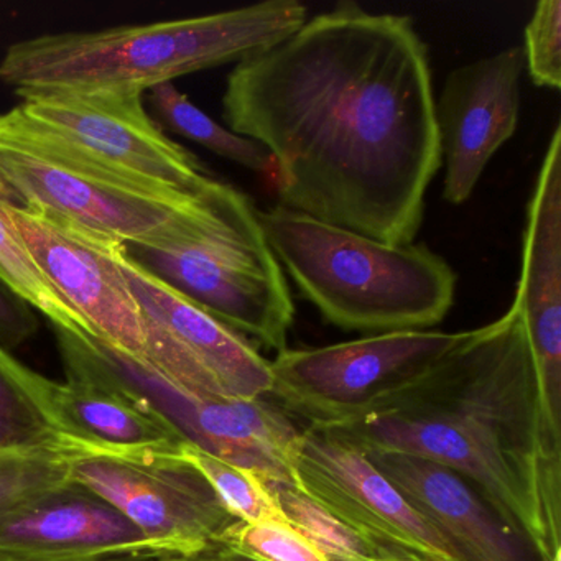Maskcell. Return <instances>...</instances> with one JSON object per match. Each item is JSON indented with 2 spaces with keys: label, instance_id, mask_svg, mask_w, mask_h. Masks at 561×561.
<instances>
[{
  "label": "cell",
  "instance_id": "6da1fadb",
  "mask_svg": "<svg viewBox=\"0 0 561 561\" xmlns=\"http://www.w3.org/2000/svg\"><path fill=\"white\" fill-rule=\"evenodd\" d=\"M428 47L407 15L341 2L228 75V129L268 150L278 205L413 244L442 169Z\"/></svg>",
  "mask_w": 561,
  "mask_h": 561
},
{
  "label": "cell",
  "instance_id": "7a4b0ae2",
  "mask_svg": "<svg viewBox=\"0 0 561 561\" xmlns=\"http://www.w3.org/2000/svg\"><path fill=\"white\" fill-rule=\"evenodd\" d=\"M327 430L363 449L453 469L538 560L560 561L561 445L548 435L530 344L514 307L469 331L366 415Z\"/></svg>",
  "mask_w": 561,
  "mask_h": 561
},
{
  "label": "cell",
  "instance_id": "3957f363",
  "mask_svg": "<svg viewBox=\"0 0 561 561\" xmlns=\"http://www.w3.org/2000/svg\"><path fill=\"white\" fill-rule=\"evenodd\" d=\"M308 21L300 0L199 18L65 32L15 42L0 61V81L24 100L45 94L146 91L183 75L238 64L274 47Z\"/></svg>",
  "mask_w": 561,
  "mask_h": 561
},
{
  "label": "cell",
  "instance_id": "277c9868",
  "mask_svg": "<svg viewBox=\"0 0 561 561\" xmlns=\"http://www.w3.org/2000/svg\"><path fill=\"white\" fill-rule=\"evenodd\" d=\"M0 190L12 202L50 209L129 248L192 241L257 209L225 182L190 196L121 175L38 129L15 107L0 116Z\"/></svg>",
  "mask_w": 561,
  "mask_h": 561
},
{
  "label": "cell",
  "instance_id": "5b68a950",
  "mask_svg": "<svg viewBox=\"0 0 561 561\" xmlns=\"http://www.w3.org/2000/svg\"><path fill=\"white\" fill-rule=\"evenodd\" d=\"M257 218L278 264L340 330L425 331L455 304L458 277L425 244H386L282 205L257 209Z\"/></svg>",
  "mask_w": 561,
  "mask_h": 561
},
{
  "label": "cell",
  "instance_id": "8992f818",
  "mask_svg": "<svg viewBox=\"0 0 561 561\" xmlns=\"http://www.w3.org/2000/svg\"><path fill=\"white\" fill-rule=\"evenodd\" d=\"M126 248L130 257L236 333L275 353L287 350L294 298L257 211L192 241Z\"/></svg>",
  "mask_w": 561,
  "mask_h": 561
},
{
  "label": "cell",
  "instance_id": "52a82bcc",
  "mask_svg": "<svg viewBox=\"0 0 561 561\" xmlns=\"http://www.w3.org/2000/svg\"><path fill=\"white\" fill-rule=\"evenodd\" d=\"M469 331H393L308 350H284L271 367L268 397L308 426L330 428L369 413L455 350Z\"/></svg>",
  "mask_w": 561,
  "mask_h": 561
},
{
  "label": "cell",
  "instance_id": "ba28073f",
  "mask_svg": "<svg viewBox=\"0 0 561 561\" xmlns=\"http://www.w3.org/2000/svg\"><path fill=\"white\" fill-rule=\"evenodd\" d=\"M65 439L71 481L179 554L221 541L238 524L180 449H100Z\"/></svg>",
  "mask_w": 561,
  "mask_h": 561
},
{
  "label": "cell",
  "instance_id": "9c48e42d",
  "mask_svg": "<svg viewBox=\"0 0 561 561\" xmlns=\"http://www.w3.org/2000/svg\"><path fill=\"white\" fill-rule=\"evenodd\" d=\"M119 265L146 317V367L202 399L268 397L271 367L252 341L130 257L126 245Z\"/></svg>",
  "mask_w": 561,
  "mask_h": 561
},
{
  "label": "cell",
  "instance_id": "30bf717a",
  "mask_svg": "<svg viewBox=\"0 0 561 561\" xmlns=\"http://www.w3.org/2000/svg\"><path fill=\"white\" fill-rule=\"evenodd\" d=\"M15 110L81 156L146 185L202 196L221 182L163 133L140 91L45 94L24 98Z\"/></svg>",
  "mask_w": 561,
  "mask_h": 561
},
{
  "label": "cell",
  "instance_id": "8fae6325",
  "mask_svg": "<svg viewBox=\"0 0 561 561\" xmlns=\"http://www.w3.org/2000/svg\"><path fill=\"white\" fill-rule=\"evenodd\" d=\"M4 209L45 280L91 337L146 367V317L119 265L126 244L31 203L5 196Z\"/></svg>",
  "mask_w": 561,
  "mask_h": 561
},
{
  "label": "cell",
  "instance_id": "7c38bea8",
  "mask_svg": "<svg viewBox=\"0 0 561 561\" xmlns=\"http://www.w3.org/2000/svg\"><path fill=\"white\" fill-rule=\"evenodd\" d=\"M295 488L360 537L403 558L461 561L356 443L318 426L300 430Z\"/></svg>",
  "mask_w": 561,
  "mask_h": 561
},
{
  "label": "cell",
  "instance_id": "4fadbf2b",
  "mask_svg": "<svg viewBox=\"0 0 561 561\" xmlns=\"http://www.w3.org/2000/svg\"><path fill=\"white\" fill-rule=\"evenodd\" d=\"M65 382L51 389V423L61 438L100 449H180L183 439L87 334L54 328Z\"/></svg>",
  "mask_w": 561,
  "mask_h": 561
},
{
  "label": "cell",
  "instance_id": "5bb4252c",
  "mask_svg": "<svg viewBox=\"0 0 561 561\" xmlns=\"http://www.w3.org/2000/svg\"><path fill=\"white\" fill-rule=\"evenodd\" d=\"M524 50L504 48L455 68L446 77L436 103L443 199L459 206L468 202L492 157L518 126Z\"/></svg>",
  "mask_w": 561,
  "mask_h": 561
},
{
  "label": "cell",
  "instance_id": "9a60e30c",
  "mask_svg": "<svg viewBox=\"0 0 561 561\" xmlns=\"http://www.w3.org/2000/svg\"><path fill=\"white\" fill-rule=\"evenodd\" d=\"M517 310L537 370L548 435L561 445V126L557 124L527 208Z\"/></svg>",
  "mask_w": 561,
  "mask_h": 561
},
{
  "label": "cell",
  "instance_id": "2e32d148",
  "mask_svg": "<svg viewBox=\"0 0 561 561\" xmlns=\"http://www.w3.org/2000/svg\"><path fill=\"white\" fill-rule=\"evenodd\" d=\"M139 389L183 443L255 472L268 488L295 485L291 461L300 430L278 403L267 397L202 399L156 373L144 374Z\"/></svg>",
  "mask_w": 561,
  "mask_h": 561
},
{
  "label": "cell",
  "instance_id": "e0dca14e",
  "mask_svg": "<svg viewBox=\"0 0 561 561\" xmlns=\"http://www.w3.org/2000/svg\"><path fill=\"white\" fill-rule=\"evenodd\" d=\"M175 557L78 484L0 514V561H157Z\"/></svg>",
  "mask_w": 561,
  "mask_h": 561
},
{
  "label": "cell",
  "instance_id": "ac0fdd59",
  "mask_svg": "<svg viewBox=\"0 0 561 561\" xmlns=\"http://www.w3.org/2000/svg\"><path fill=\"white\" fill-rule=\"evenodd\" d=\"M461 561H530L531 548L461 474L420 456L364 449ZM535 554V553H534Z\"/></svg>",
  "mask_w": 561,
  "mask_h": 561
},
{
  "label": "cell",
  "instance_id": "d6986e66",
  "mask_svg": "<svg viewBox=\"0 0 561 561\" xmlns=\"http://www.w3.org/2000/svg\"><path fill=\"white\" fill-rule=\"evenodd\" d=\"M54 382L0 346V451L61 439L50 415Z\"/></svg>",
  "mask_w": 561,
  "mask_h": 561
},
{
  "label": "cell",
  "instance_id": "ffe728a7",
  "mask_svg": "<svg viewBox=\"0 0 561 561\" xmlns=\"http://www.w3.org/2000/svg\"><path fill=\"white\" fill-rule=\"evenodd\" d=\"M149 93L157 116L173 133L257 175H274L275 162L265 147L216 123L175 84H159Z\"/></svg>",
  "mask_w": 561,
  "mask_h": 561
},
{
  "label": "cell",
  "instance_id": "44dd1931",
  "mask_svg": "<svg viewBox=\"0 0 561 561\" xmlns=\"http://www.w3.org/2000/svg\"><path fill=\"white\" fill-rule=\"evenodd\" d=\"M4 199V192L0 190V284L28 307L41 311L54 328L91 336L84 321L61 300L38 271L27 245L5 215Z\"/></svg>",
  "mask_w": 561,
  "mask_h": 561
},
{
  "label": "cell",
  "instance_id": "7402d4cb",
  "mask_svg": "<svg viewBox=\"0 0 561 561\" xmlns=\"http://www.w3.org/2000/svg\"><path fill=\"white\" fill-rule=\"evenodd\" d=\"M271 491L291 527L320 548L330 561L413 560L399 557L360 537L323 511L317 502L301 494L295 485H271Z\"/></svg>",
  "mask_w": 561,
  "mask_h": 561
},
{
  "label": "cell",
  "instance_id": "603a6c76",
  "mask_svg": "<svg viewBox=\"0 0 561 561\" xmlns=\"http://www.w3.org/2000/svg\"><path fill=\"white\" fill-rule=\"evenodd\" d=\"M73 484L65 439L0 451V514Z\"/></svg>",
  "mask_w": 561,
  "mask_h": 561
},
{
  "label": "cell",
  "instance_id": "cb8c5ba5",
  "mask_svg": "<svg viewBox=\"0 0 561 561\" xmlns=\"http://www.w3.org/2000/svg\"><path fill=\"white\" fill-rule=\"evenodd\" d=\"M180 455L208 479L216 494L238 520L245 524L274 522L291 525L271 488L255 472L222 461L188 443L180 446Z\"/></svg>",
  "mask_w": 561,
  "mask_h": 561
},
{
  "label": "cell",
  "instance_id": "d4e9b609",
  "mask_svg": "<svg viewBox=\"0 0 561 561\" xmlns=\"http://www.w3.org/2000/svg\"><path fill=\"white\" fill-rule=\"evenodd\" d=\"M221 543L259 561H330L320 548L291 525L274 522H238Z\"/></svg>",
  "mask_w": 561,
  "mask_h": 561
},
{
  "label": "cell",
  "instance_id": "484cf974",
  "mask_svg": "<svg viewBox=\"0 0 561 561\" xmlns=\"http://www.w3.org/2000/svg\"><path fill=\"white\" fill-rule=\"evenodd\" d=\"M531 83L548 90L561 87V2L540 0L525 27L522 47Z\"/></svg>",
  "mask_w": 561,
  "mask_h": 561
},
{
  "label": "cell",
  "instance_id": "4316f807",
  "mask_svg": "<svg viewBox=\"0 0 561 561\" xmlns=\"http://www.w3.org/2000/svg\"><path fill=\"white\" fill-rule=\"evenodd\" d=\"M37 330L32 308L0 284V346L12 353L32 340Z\"/></svg>",
  "mask_w": 561,
  "mask_h": 561
},
{
  "label": "cell",
  "instance_id": "83f0119b",
  "mask_svg": "<svg viewBox=\"0 0 561 561\" xmlns=\"http://www.w3.org/2000/svg\"><path fill=\"white\" fill-rule=\"evenodd\" d=\"M157 561H259L255 558L248 557L241 553L236 548L229 545L221 543V541H213V543L205 545L199 550L192 551V553L179 554V557L163 558Z\"/></svg>",
  "mask_w": 561,
  "mask_h": 561
},
{
  "label": "cell",
  "instance_id": "f1b7e54d",
  "mask_svg": "<svg viewBox=\"0 0 561 561\" xmlns=\"http://www.w3.org/2000/svg\"><path fill=\"white\" fill-rule=\"evenodd\" d=\"M377 561H415V560H377Z\"/></svg>",
  "mask_w": 561,
  "mask_h": 561
},
{
  "label": "cell",
  "instance_id": "f546056e",
  "mask_svg": "<svg viewBox=\"0 0 561 561\" xmlns=\"http://www.w3.org/2000/svg\"><path fill=\"white\" fill-rule=\"evenodd\" d=\"M415 561H422V560H415Z\"/></svg>",
  "mask_w": 561,
  "mask_h": 561
}]
</instances>
